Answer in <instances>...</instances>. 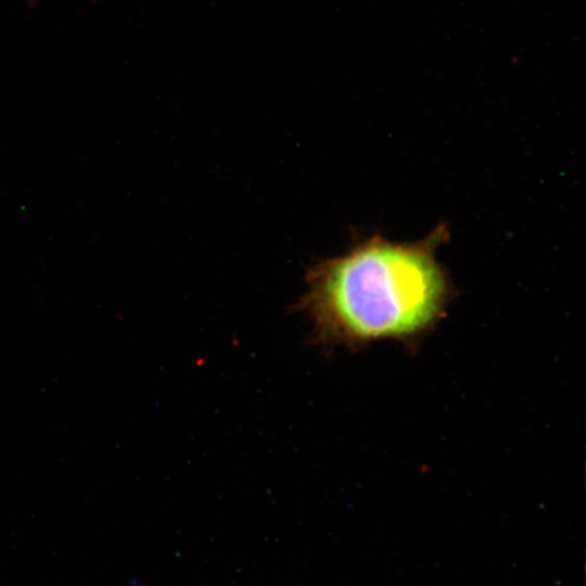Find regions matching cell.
<instances>
[{
  "mask_svg": "<svg viewBox=\"0 0 586 586\" xmlns=\"http://www.w3.org/2000/svg\"><path fill=\"white\" fill-rule=\"evenodd\" d=\"M443 234L438 229L417 243L374 235L311 264L294 306L310 321L315 341L360 344L426 329L448 295L447 275L434 253Z\"/></svg>",
  "mask_w": 586,
  "mask_h": 586,
  "instance_id": "cell-1",
  "label": "cell"
}]
</instances>
